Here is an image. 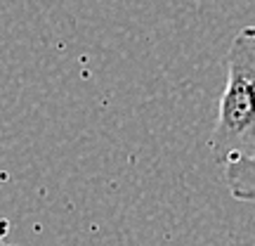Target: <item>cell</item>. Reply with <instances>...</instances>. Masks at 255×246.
<instances>
[{
  "label": "cell",
  "instance_id": "7a4b0ae2",
  "mask_svg": "<svg viewBox=\"0 0 255 246\" xmlns=\"http://www.w3.org/2000/svg\"><path fill=\"white\" fill-rule=\"evenodd\" d=\"M222 168H225V183L229 194L237 201L255 204V156L232 159L222 164Z\"/></svg>",
  "mask_w": 255,
  "mask_h": 246
},
{
  "label": "cell",
  "instance_id": "6da1fadb",
  "mask_svg": "<svg viewBox=\"0 0 255 246\" xmlns=\"http://www.w3.org/2000/svg\"><path fill=\"white\" fill-rule=\"evenodd\" d=\"M227 83L208 149L220 166L255 156V26H244L227 50Z\"/></svg>",
  "mask_w": 255,
  "mask_h": 246
},
{
  "label": "cell",
  "instance_id": "3957f363",
  "mask_svg": "<svg viewBox=\"0 0 255 246\" xmlns=\"http://www.w3.org/2000/svg\"><path fill=\"white\" fill-rule=\"evenodd\" d=\"M0 246H9V244H5V242H2V237H0Z\"/></svg>",
  "mask_w": 255,
  "mask_h": 246
}]
</instances>
